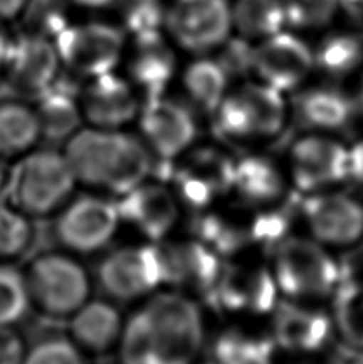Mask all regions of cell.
<instances>
[{
	"label": "cell",
	"mask_w": 363,
	"mask_h": 364,
	"mask_svg": "<svg viewBox=\"0 0 363 364\" xmlns=\"http://www.w3.org/2000/svg\"><path fill=\"white\" fill-rule=\"evenodd\" d=\"M31 311L21 269L0 264V328H18Z\"/></svg>",
	"instance_id": "34"
},
{
	"label": "cell",
	"mask_w": 363,
	"mask_h": 364,
	"mask_svg": "<svg viewBox=\"0 0 363 364\" xmlns=\"http://www.w3.org/2000/svg\"><path fill=\"white\" fill-rule=\"evenodd\" d=\"M314 68V50L302 38L280 31L255 48V73L263 83L278 91H293Z\"/></svg>",
	"instance_id": "14"
},
{
	"label": "cell",
	"mask_w": 363,
	"mask_h": 364,
	"mask_svg": "<svg viewBox=\"0 0 363 364\" xmlns=\"http://www.w3.org/2000/svg\"><path fill=\"white\" fill-rule=\"evenodd\" d=\"M122 19L133 36L159 31L165 21L162 0H119Z\"/></svg>",
	"instance_id": "39"
},
{
	"label": "cell",
	"mask_w": 363,
	"mask_h": 364,
	"mask_svg": "<svg viewBox=\"0 0 363 364\" xmlns=\"http://www.w3.org/2000/svg\"><path fill=\"white\" fill-rule=\"evenodd\" d=\"M238 93L248 109L253 134L274 136L280 132L285 117H287V104H285L282 91L261 82L246 83L238 90Z\"/></svg>",
	"instance_id": "29"
},
{
	"label": "cell",
	"mask_w": 363,
	"mask_h": 364,
	"mask_svg": "<svg viewBox=\"0 0 363 364\" xmlns=\"http://www.w3.org/2000/svg\"><path fill=\"white\" fill-rule=\"evenodd\" d=\"M21 364H85V355L66 333H47L28 342Z\"/></svg>",
	"instance_id": "36"
},
{
	"label": "cell",
	"mask_w": 363,
	"mask_h": 364,
	"mask_svg": "<svg viewBox=\"0 0 363 364\" xmlns=\"http://www.w3.org/2000/svg\"><path fill=\"white\" fill-rule=\"evenodd\" d=\"M213 114L216 117V132L223 138L243 139L255 136L253 134V125L248 109H246V104L238 91L237 93L224 96V100L219 102V106Z\"/></svg>",
	"instance_id": "38"
},
{
	"label": "cell",
	"mask_w": 363,
	"mask_h": 364,
	"mask_svg": "<svg viewBox=\"0 0 363 364\" xmlns=\"http://www.w3.org/2000/svg\"><path fill=\"white\" fill-rule=\"evenodd\" d=\"M28 0H0V18L13 19L23 13Z\"/></svg>",
	"instance_id": "45"
},
{
	"label": "cell",
	"mask_w": 363,
	"mask_h": 364,
	"mask_svg": "<svg viewBox=\"0 0 363 364\" xmlns=\"http://www.w3.org/2000/svg\"><path fill=\"white\" fill-rule=\"evenodd\" d=\"M4 69L13 93L36 101L61 77V60L48 38L24 34L6 47Z\"/></svg>",
	"instance_id": "11"
},
{
	"label": "cell",
	"mask_w": 363,
	"mask_h": 364,
	"mask_svg": "<svg viewBox=\"0 0 363 364\" xmlns=\"http://www.w3.org/2000/svg\"><path fill=\"white\" fill-rule=\"evenodd\" d=\"M234 188L248 205H263L280 197L283 179L269 159L248 155L236 161Z\"/></svg>",
	"instance_id": "26"
},
{
	"label": "cell",
	"mask_w": 363,
	"mask_h": 364,
	"mask_svg": "<svg viewBox=\"0 0 363 364\" xmlns=\"http://www.w3.org/2000/svg\"><path fill=\"white\" fill-rule=\"evenodd\" d=\"M272 334L275 346L290 352H317L327 346L332 336V320L322 310L293 302H277Z\"/></svg>",
	"instance_id": "21"
},
{
	"label": "cell",
	"mask_w": 363,
	"mask_h": 364,
	"mask_svg": "<svg viewBox=\"0 0 363 364\" xmlns=\"http://www.w3.org/2000/svg\"><path fill=\"white\" fill-rule=\"evenodd\" d=\"M164 283L200 292L209 299L223 262L200 240L181 243H157Z\"/></svg>",
	"instance_id": "16"
},
{
	"label": "cell",
	"mask_w": 363,
	"mask_h": 364,
	"mask_svg": "<svg viewBox=\"0 0 363 364\" xmlns=\"http://www.w3.org/2000/svg\"><path fill=\"white\" fill-rule=\"evenodd\" d=\"M6 47H9V43L5 42L2 32H0V73H2V69H4L5 55H6Z\"/></svg>",
	"instance_id": "47"
},
{
	"label": "cell",
	"mask_w": 363,
	"mask_h": 364,
	"mask_svg": "<svg viewBox=\"0 0 363 364\" xmlns=\"http://www.w3.org/2000/svg\"><path fill=\"white\" fill-rule=\"evenodd\" d=\"M291 165L300 191H319L346 181L347 149L322 136H309L293 146Z\"/></svg>",
	"instance_id": "20"
},
{
	"label": "cell",
	"mask_w": 363,
	"mask_h": 364,
	"mask_svg": "<svg viewBox=\"0 0 363 364\" xmlns=\"http://www.w3.org/2000/svg\"><path fill=\"white\" fill-rule=\"evenodd\" d=\"M293 107L298 122L312 129H344L357 115V102L344 91L332 87L301 91L295 96Z\"/></svg>",
	"instance_id": "24"
},
{
	"label": "cell",
	"mask_w": 363,
	"mask_h": 364,
	"mask_svg": "<svg viewBox=\"0 0 363 364\" xmlns=\"http://www.w3.org/2000/svg\"><path fill=\"white\" fill-rule=\"evenodd\" d=\"M335 320L346 343L363 348V282L344 267L335 289Z\"/></svg>",
	"instance_id": "31"
},
{
	"label": "cell",
	"mask_w": 363,
	"mask_h": 364,
	"mask_svg": "<svg viewBox=\"0 0 363 364\" xmlns=\"http://www.w3.org/2000/svg\"><path fill=\"white\" fill-rule=\"evenodd\" d=\"M80 90L74 83L60 77L36 100V110L41 120L43 141L66 142L77 129L82 128V109L79 101Z\"/></svg>",
	"instance_id": "25"
},
{
	"label": "cell",
	"mask_w": 363,
	"mask_h": 364,
	"mask_svg": "<svg viewBox=\"0 0 363 364\" xmlns=\"http://www.w3.org/2000/svg\"><path fill=\"white\" fill-rule=\"evenodd\" d=\"M346 181L355 186H363V141L347 149Z\"/></svg>",
	"instance_id": "42"
},
{
	"label": "cell",
	"mask_w": 363,
	"mask_h": 364,
	"mask_svg": "<svg viewBox=\"0 0 363 364\" xmlns=\"http://www.w3.org/2000/svg\"><path fill=\"white\" fill-rule=\"evenodd\" d=\"M73 2L77 5L87 6V9H102V6L117 4L119 0H73Z\"/></svg>",
	"instance_id": "46"
},
{
	"label": "cell",
	"mask_w": 363,
	"mask_h": 364,
	"mask_svg": "<svg viewBox=\"0 0 363 364\" xmlns=\"http://www.w3.org/2000/svg\"><path fill=\"white\" fill-rule=\"evenodd\" d=\"M21 272L32 311L48 321L66 323L95 297L93 272L82 257L60 248L31 255Z\"/></svg>",
	"instance_id": "3"
},
{
	"label": "cell",
	"mask_w": 363,
	"mask_h": 364,
	"mask_svg": "<svg viewBox=\"0 0 363 364\" xmlns=\"http://www.w3.org/2000/svg\"><path fill=\"white\" fill-rule=\"evenodd\" d=\"M229 77L215 60H199L186 69L184 87L191 100L205 112L213 114L224 100Z\"/></svg>",
	"instance_id": "33"
},
{
	"label": "cell",
	"mask_w": 363,
	"mask_h": 364,
	"mask_svg": "<svg viewBox=\"0 0 363 364\" xmlns=\"http://www.w3.org/2000/svg\"><path fill=\"white\" fill-rule=\"evenodd\" d=\"M177 70V58L160 31L135 36L128 73L146 100L165 95Z\"/></svg>",
	"instance_id": "22"
},
{
	"label": "cell",
	"mask_w": 363,
	"mask_h": 364,
	"mask_svg": "<svg viewBox=\"0 0 363 364\" xmlns=\"http://www.w3.org/2000/svg\"><path fill=\"white\" fill-rule=\"evenodd\" d=\"M50 220L56 248L82 259L107 250L122 224L117 201L98 192L74 195Z\"/></svg>",
	"instance_id": "5"
},
{
	"label": "cell",
	"mask_w": 363,
	"mask_h": 364,
	"mask_svg": "<svg viewBox=\"0 0 363 364\" xmlns=\"http://www.w3.org/2000/svg\"><path fill=\"white\" fill-rule=\"evenodd\" d=\"M23 24L26 34L56 38L69 26L68 0H28Z\"/></svg>",
	"instance_id": "35"
},
{
	"label": "cell",
	"mask_w": 363,
	"mask_h": 364,
	"mask_svg": "<svg viewBox=\"0 0 363 364\" xmlns=\"http://www.w3.org/2000/svg\"><path fill=\"white\" fill-rule=\"evenodd\" d=\"M204 343V320L191 299L159 294L125 320L120 364H191Z\"/></svg>",
	"instance_id": "1"
},
{
	"label": "cell",
	"mask_w": 363,
	"mask_h": 364,
	"mask_svg": "<svg viewBox=\"0 0 363 364\" xmlns=\"http://www.w3.org/2000/svg\"><path fill=\"white\" fill-rule=\"evenodd\" d=\"M95 286L115 304H128L164 283L157 243L130 245L109 250L96 262Z\"/></svg>",
	"instance_id": "6"
},
{
	"label": "cell",
	"mask_w": 363,
	"mask_h": 364,
	"mask_svg": "<svg viewBox=\"0 0 363 364\" xmlns=\"http://www.w3.org/2000/svg\"><path fill=\"white\" fill-rule=\"evenodd\" d=\"M165 166L164 178L173 181L179 198L194 210H205L234 188L236 160L215 149H199Z\"/></svg>",
	"instance_id": "9"
},
{
	"label": "cell",
	"mask_w": 363,
	"mask_h": 364,
	"mask_svg": "<svg viewBox=\"0 0 363 364\" xmlns=\"http://www.w3.org/2000/svg\"><path fill=\"white\" fill-rule=\"evenodd\" d=\"M232 26L248 41H263L283 31L280 0H237L231 6Z\"/></svg>",
	"instance_id": "28"
},
{
	"label": "cell",
	"mask_w": 363,
	"mask_h": 364,
	"mask_svg": "<svg viewBox=\"0 0 363 364\" xmlns=\"http://www.w3.org/2000/svg\"><path fill=\"white\" fill-rule=\"evenodd\" d=\"M28 341L16 328H0V364H21Z\"/></svg>",
	"instance_id": "41"
},
{
	"label": "cell",
	"mask_w": 363,
	"mask_h": 364,
	"mask_svg": "<svg viewBox=\"0 0 363 364\" xmlns=\"http://www.w3.org/2000/svg\"><path fill=\"white\" fill-rule=\"evenodd\" d=\"M100 364H114V363H100Z\"/></svg>",
	"instance_id": "49"
},
{
	"label": "cell",
	"mask_w": 363,
	"mask_h": 364,
	"mask_svg": "<svg viewBox=\"0 0 363 364\" xmlns=\"http://www.w3.org/2000/svg\"><path fill=\"white\" fill-rule=\"evenodd\" d=\"M141 139L152 155L170 165L196 138V120L192 114L165 95L149 97L140 109Z\"/></svg>",
	"instance_id": "12"
},
{
	"label": "cell",
	"mask_w": 363,
	"mask_h": 364,
	"mask_svg": "<svg viewBox=\"0 0 363 364\" xmlns=\"http://www.w3.org/2000/svg\"><path fill=\"white\" fill-rule=\"evenodd\" d=\"M83 122L88 127L123 129L140 115L133 87L114 73L90 79L79 95Z\"/></svg>",
	"instance_id": "15"
},
{
	"label": "cell",
	"mask_w": 363,
	"mask_h": 364,
	"mask_svg": "<svg viewBox=\"0 0 363 364\" xmlns=\"http://www.w3.org/2000/svg\"><path fill=\"white\" fill-rule=\"evenodd\" d=\"M209 364H216V363H215V361H211V363H209Z\"/></svg>",
	"instance_id": "50"
},
{
	"label": "cell",
	"mask_w": 363,
	"mask_h": 364,
	"mask_svg": "<svg viewBox=\"0 0 363 364\" xmlns=\"http://www.w3.org/2000/svg\"><path fill=\"white\" fill-rule=\"evenodd\" d=\"M61 151L77 184L115 198L144 182L155 166L144 141L123 129L82 127Z\"/></svg>",
	"instance_id": "2"
},
{
	"label": "cell",
	"mask_w": 363,
	"mask_h": 364,
	"mask_svg": "<svg viewBox=\"0 0 363 364\" xmlns=\"http://www.w3.org/2000/svg\"><path fill=\"white\" fill-rule=\"evenodd\" d=\"M66 323V334L83 355L105 356L119 348L125 318L115 302L92 297Z\"/></svg>",
	"instance_id": "19"
},
{
	"label": "cell",
	"mask_w": 363,
	"mask_h": 364,
	"mask_svg": "<svg viewBox=\"0 0 363 364\" xmlns=\"http://www.w3.org/2000/svg\"><path fill=\"white\" fill-rule=\"evenodd\" d=\"M275 251L277 288L290 297L310 299L333 294L342 267L328 252L306 238H285Z\"/></svg>",
	"instance_id": "7"
},
{
	"label": "cell",
	"mask_w": 363,
	"mask_h": 364,
	"mask_svg": "<svg viewBox=\"0 0 363 364\" xmlns=\"http://www.w3.org/2000/svg\"><path fill=\"white\" fill-rule=\"evenodd\" d=\"M123 45V31L106 23L69 24L55 38L61 64L88 79L114 73L122 58Z\"/></svg>",
	"instance_id": "8"
},
{
	"label": "cell",
	"mask_w": 363,
	"mask_h": 364,
	"mask_svg": "<svg viewBox=\"0 0 363 364\" xmlns=\"http://www.w3.org/2000/svg\"><path fill=\"white\" fill-rule=\"evenodd\" d=\"M255 45L242 36L228 37L218 47L215 61L221 66L229 79L245 77L255 69Z\"/></svg>",
	"instance_id": "40"
},
{
	"label": "cell",
	"mask_w": 363,
	"mask_h": 364,
	"mask_svg": "<svg viewBox=\"0 0 363 364\" xmlns=\"http://www.w3.org/2000/svg\"><path fill=\"white\" fill-rule=\"evenodd\" d=\"M209 302L228 311L265 314L277 305L275 278L261 265L223 264Z\"/></svg>",
	"instance_id": "13"
},
{
	"label": "cell",
	"mask_w": 363,
	"mask_h": 364,
	"mask_svg": "<svg viewBox=\"0 0 363 364\" xmlns=\"http://www.w3.org/2000/svg\"><path fill=\"white\" fill-rule=\"evenodd\" d=\"M285 26L291 29H319L332 21L338 0H280Z\"/></svg>",
	"instance_id": "37"
},
{
	"label": "cell",
	"mask_w": 363,
	"mask_h": 364,
	"mask_svg": "<svg viewBox=\"0 0 363 364\" xmlns=\"http://www.w3.org/2000/svg\"><path fill=\"white\" fill-rule=\"evenodd\" d=\"M42 141L36 107L23 97H0V164H13Z\"/></svg>",
	"instance_id": "23"
},
{
	"label": "cell",
	"mask_w": 363,
	"mask_h": 364,
	"mask_svg": "<svg viewBox=\"0 0 363 364\" xmlns=\"http://www.w3.org/2000/svg\"><path fill=\"white\" fill-rule=\"evenodd\" d=\"M36 243V220L0 200V264L26 261Z\"/></svg>",
	"instance_id": "27"
},
{
	"label": "cell",
	"mask_w": 363,
	"mask_h": 364,
	"mask_svg": "<svg viewBox=\"0 0 363 364\" xmlns=\"http://www.w3.org/2000/svg\"><path fill=\"white\" fill-rule=\"evenodd\" d=\"M274 350V339L234 329L218 337L211 353L216 364H272Z\"/></svg>",
	"instance_id": "32"
},
{
	"label": "cell",
	"mask_w": 363,
	"mask_h": 364,
	"mask_svg": "<svg viewBox=\"0 0 363 364\" xmlns=\"http://www.w3.org/2000/svg\"><path fill=\"white\" fill-rule=\"evenodd\" d=\"M77 186L61 149L37 147L13 161L0 200L37 223L53 218L74 197Z\"/></svg>",
	"instance_id": "4"
},
{
	"label": "cell",
	"mask_w": 363,
	"mask_h": 364,
	"mask_svg": "<svg viewBox=\"0 0 363 364\" xmlns=\"http://www.w3.org/2000/svg\"><path fill=\"white\" fill-rule=\"evenodd\" d=\"M363 63V37L351 32L328 34L314 50V68L335 79H342Z\"/></svg>",
	"instance_id": "30"
},
{
	"label": "cell",
	"mask_w": 363,
	"mask_h": 364,
	"mask_svg": "<svg viewBox=\"0 0 363 364\" xmlns=\"http://www.w3.org/2000/svg\"><path fill=\"white\" fill-rule=\"evenodd\" d=\"M332 364H363V348L352 347L349 343L336 347Z\"/></svg>",
	"instance_id": "43"
},
{
	"label": "cell",
	"mask_w": 363,
	"mask_h": 364,
	"mask_svg": "<svg viewBox=\"0 0 363 364\" xmlns=\"http://www.w3.org/2000/svg\"><path fill=\"white\" fill-rule=\"evenodd\" d=\"M300 211L323 243L351 245L363 235V208L347 195H312L301 200Z\"/></svg>",
	"instance_id": "18"
},
{
	"label": "cell",
	"mask_w": 363,
	"mask_h": 364,
	"mask_svg": "<svg viewBox=\"0 0 363 364\" xmlns=\"http://www.w3.org/2000/svg\"><path fill=\"white\" fill-rule=\"evenodd\" d=\"M338 11H342L354 24L363 26V0H338Z\"/></svg>",
	"instance_id": "44"
},
{
	"label": "cell",
	"mask_w": 363,
	"mask_h": 364,
	"mask_svg": "<svg viewBox=\"0 0 363 364\" xmlns=\"http://www.w3.org/2000/svg\"><path fill=\"white\" fill-rule=\"evenodd\" d=\"M360 104H362V107H363V87H362V96H360Z\"/></svg>",
	"instance_id": "48"
},
{
	"label": "cell",
	"mask_w": 363,
	"mask_h": 364,
	"mask_svg": "<svg viewBox=\"0 0 363 364\" xmlns=\"http://www.w3.org/2000/svg\"><path fill=\"white\" fill-rule=\"evenodd\" d=\"M164 24L181 48L205 53L229 37L231 5L228 0H174L165 11Z\"/></svg>",
	"instance_id": "10"
},
{
	"label": "cell",
	"mask_w": 363,
	"mask_h": 364,
	"mask_svg": "<svg viewBox=\"0 0 363 364\" xmlns=\"http://www.w3.org/2000/svg\"><path fill=\"white\" fill-rule=\"evenodd\" d=\"M120 220L136 232L159 243L177 224L179 211L173 193L154 182H141L132 191L115 198Z\"/></svg>",
	"instance_id": "17"
}]
</instances>
